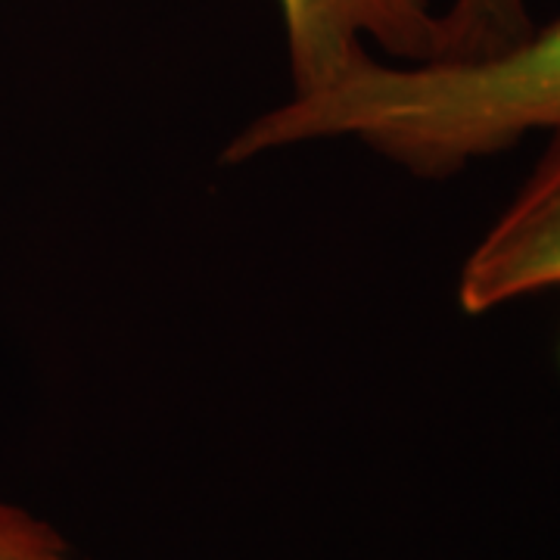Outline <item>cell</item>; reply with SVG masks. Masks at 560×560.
I'll list each match as a JSON object with an SVG mask.
<instances>
[{
    "label": "cell",
    "mask_w": 560,
    "mask_h": 560,
    "mask_svg": "<svg viewBox=\"0 0 560 560\" xmlns=\"http://www.w3.org/2000/svg\"><path fill=\"white\" fill-rule=\"evenodd\" d=\"M560 128V16L477 60H377L368 54L315 91L261 113L221 160H256L312 140L352 138L415 172L448 178L529 131Z\"/></svg>",
    "instance_id": "obj_1"
},
{
    "label": "cell",
    "mask_w": 560,
    "mask_h": 560,
    "mask_svg": "<svg viewBox=\"0 0 560 560\" xmlns=\"http://www.w3.org/2000/svg\"><path fill=\"white\" fill-rule=\"evenodd\" d=\"M293 94L315 91L381 47L386 60L427 62L442 50L430 0H278Z\"/></svg>",
    "instance_id": "obj_2"
},
{
    "label": "cell",
    "mask_w": 560,
    "mask_h": 560,
    "mask_svg": "<svg viewBox=\"0 0 560 560\" xmlns=\"http://www.w3.org/2000/svg\"><path fill=\"white\" fill-rule=\"evenodd\" d=\"M560 287V128L517 197L489 224L458 275V305L486 315Z\"/></svg>",
    "instance_id": "obj_3"
},
{
    "label": "cell",
    "mask_w": 560,
    "mask_h": 560,
    "mask_svg": "<svg viewBox=\"0 0 560 560\" xmlns=\"http://www.w3.org/2000/svg\"><path fill=\"white\" fill-rule=\"evenodd\" d=\"M533 32L526 0H452L442 13L436 60H477L499 54Z\"/></svg>",
    "instance_id": "obj_4"
},
{
    "label": "cell",
    "mask_w": 560,
    "mask_h": 560,
    "mask_svg": "<svg viewBox=\"0 0 560 560\" xmlns=\"http://www.w3.org/2000/svg\"><path fill=\"white\" fill-rule=\"evenodd\" d=\"M0 560H91L54 523L0 499Z\"/></svg>",
    "instance_id": "obj_5"
}]
</instances>
